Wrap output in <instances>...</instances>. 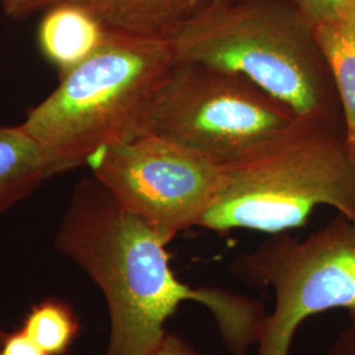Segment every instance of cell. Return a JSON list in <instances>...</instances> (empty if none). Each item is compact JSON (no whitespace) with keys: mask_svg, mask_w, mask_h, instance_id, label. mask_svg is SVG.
<instances>
[{"mask_svg":"<svg viewBox=\"0 0 355 355\" xmlns=\"http://www.w3.org/2000/svg\"><path fill=\"white\" fill-rule=\"evenodd\" d=\"M318 207L355 221V159L343 121L299 119L262 152L229 167L227 186L199 228L277 236L304 227Z\"/></svg>","mask_w":355,"mask_h":355,"instance_id":"obj_4","label":"cell"},{"mask_svg":"<svg viewBox=\"0 0 355 355\" xmlns=\"http://www.w3.org/2000/svg\"><path fill=\"white\" fill-rule=\"evenodd\" d=\"M297 120L290 107L243 76L175 61L146 133L232 167L262 152Z\"/></svg>","mask_w":355,"mask_h":355,"instance_id":"obj_5","label":"cell"},{"mask_svg":"<svg viewBox=\"0 0 355 355\" xmlns=\"http://www.w3.org/2000/svg\"><path fill=\"white\" fill-rule=\"evenodd\" d=\"M0 355H49L23 329L0 336Z\"/></svg>","mask_w":355,"mask_h":355,"instance_id":"obj_14","label":"cell"},{"mask_svg":"<svg viewBox=\"0 0 355 355\" xmlns=\"http://www.w3.org/2000/svg\"><path fill=\"white\" fill-rule=\"evenodd\" d=\"M149 355H202L177 333L166 331L165 337Z\"/></svg>","mask_w":355,"mask_h":355,"instance_id":"obj_15","label":"cell"},{"mask_svg":"<svg viewBox=\"0 0 355 355\" xmlns=\"http://www.w3.org/2000/svg\"><path fill=\"white\" fill-rule=\"evenodd\" d=\"M313 32L338 92L346 140L355 159V3Z\"/></svg>","mask_w":355,"mask_h":355,"instance_id":"obj_10","label":"cell"},{"mask_svg":"<svg viewBox=\"0 0 355 355\" xmlns=\"http://www.w3.org/2000/svg\"><path fill=\"white\" fill-rule=\"evenodd\" d=\"M87 166L91 175L166 245L200 227L229 177V167L153 133L107 148Z\"/></svg>","mask_w":355,"mask_h":355,"instance_id":"obj_7","label":"cell"},{"mask_svg":"<svg viewBox=\"0 0 355 355\" xmlns=\"http://www.w3.org/2000/svg\"><path fill=\"white\" fill-rule=\"evenodd\" d=\"M37 31L38 48L60 74L87 60L108 31L91 13L71 3L46 7Z\"/></svg>","mask_w":355,"mask_h":355,"instance_id":"obj_9","label":"cell"},{"mask_svg":"<svg viewBox=\"0 0 355 355\" xmlns=\"http://www.w3.org/2000/svg\"><path fill=\"white\" fill-rule=\"evenodd\" d=\"M51 178L37 144L19 125L0 124V215Z\"/></svg>","mask_w":355,"mask_h":355,"instance_id":"obj_11","label":"cell"},{"mask_svg":"<svg viewBox=\"0 0 355 355\" xmlns=\"http://www.w3.org/2000/svg\"><path fill=\"white\" fill-rule=\"evenodd\" d=\"M21 329L49 355H64L76 341L80 325L73 308L49 299L32 306Z\"/></svg>","mask_w":355,"mask_h":355,"instance_id":"obj_12","label":"cell"},{"mask_svg":"<svg viewBox=\"0 0 355 355\" xmlns=\"http://www.w3.org/2000/svg\"><path fill=\"white\" fill-rule=\"evenodd\" d=\"M174 64L170 40L108 32L87 60L60 74L58 86L20 123L51 177L145 135Z\"/></svg>","mask_w":355,"mask_h":355,"instance_id":"obj_2","label":"cell"},{"mask_svg":"<svg viewBox=\"0 0 355 355\" xmlns=\"http://www.w3.org/2000/svg\"><path fill=\"white\" fill-rule=\"evenodd\" d=\"M57 249L102 291L110 313L104 355H149L184 303L212 315L230 355L257 346L267 312L261 300L223 287L191 286L174 272L167 245L95 178L79 180L55 234Z\"/></svg>","mask_w":355,"mask_h":355,"instance_id":"obj_1","label":"cell"},{"mask_svg":"<svg viewBox=\"0 0 355 355\" xmlns=\"http://www.w3.org/2000/svg\"><path fill=\"white\" fill-rule=\"evenodd\" d=\"M208 0H40V11L71 3L87 10L108 32L170 40Z\"/></svg>","mask_w":355,"mask_h":355,"instance_id":"obj_8","label":"cell"},{"mask_svg":"<svg viewBox=\"0 0 355 355\" xmlns=\"http://www.w3.org/2000/svg\"><path fill=\"white\" fill-rule=\"evenodd\" d=\"M0 6L6 15L15 20H23L40 11V0H0Z\"/></svg>","mask_w":355,"mask_h":355,"instance_id":"obj_16","label":"cell"},{"mask_svg":"<svg viewBox=\"0 0 355 355\" xmlns=\"http://www.w3.org/2000/svg\"><path fill=\"white\" fill-rule=\"evenodd\" d=\"M170 41L175 61L243 76L302 120L343 121L313 28L288 0H208Z\"/></svg>","mask_w":355,"mask_h":355,"instance_id":"obj_3","label":"cell"},{"mask_svg":"<svg viewBox=\"0 0 355 355\" xmlns=\"http://www.w3.org/2000/svg\"><path fill=\"white\" fill-rule=\"evenodd\" d=\"M212 1H217V3H227V1H233V0H212Z\"/></svg>","mask_w":355,"mask_h":355,"instance_id":"obj_18","label":"cell"},{"mask_svg":"<svg viewBox=\"0 0 355 355\" xmlns=\"http://www.w3.org/2000/svg\"><path fill=\"white\" fill-rule=\"evenodd\" d=\"M312 28L333 19L355 0H288Z\"/></svg>","mask_w":355,"mask_h":355,"instance_id":"obj_13","label":"cell"},{"mask_svg":"<svg viewBox=\"0 0 355 355\" xmlns=\"http://www.w3.org/2000/svg\"><path fill=\"white\" fill-rule=\"evenodd\" d=\"M230 272L245 284L274 292L257 355H290L306 318L333 309L355 318V221L338 214L304 239L277 234L239 255Z\"/></svg>","mask_w":355,"mask_h":355,"instance_id":"obj_6","label":"cell"},{"mask_svg":"<svg viewBox=\"0 0 355 355\" xmlns=\"http://www.w3.org/2000/svg\"><path fill=\"white\" fill-rule=\"evenodd\" d=\"M331 343L327 355H355V318Z\"/></svg>","mask_w":355,"mask_h":355,"instance_id":"obj_17","label":"cell"}]
</instances>
